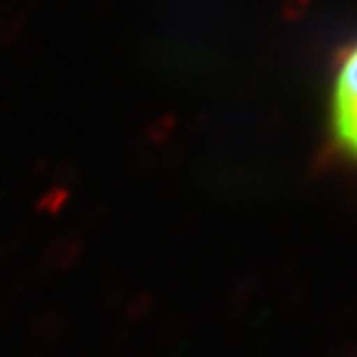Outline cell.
I'll use <instances>...</instances> for the list:
<instances>
[{"mask_svg":"<svg viewBox=\"0 0 357 357\" xmlns=\"http://www.w3.org/2000/svg\"><path fill=\"white\" fill-rule=\"evenodd\" d=\"M218 0H151L144 24L146 65L172 84L198 82L215 69Z\"/></svg>","mask_w":357,"mask_h":357,"instance_id":"1","label":"cell"},{"mask_svg":"<svg viewBox=\"0 0 357 357\" xmlns=\"http://www.w3.org/2000/svg\"><path fill=\"white\" fill-rule=\"evenodd\" d=\"M331 130L336 142L357 158V43L342 59L331 91Z\"/></svg>","mask_w":357,"mask_h":357,"instance_id":"2","label":"cell"}]
</instances>
